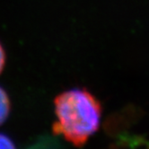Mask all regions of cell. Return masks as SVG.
<instances>
[{
  "label": "cell",
  "mask_w": 149,
  "mask_h": 149,
  "mask_svg": "<svg viewBox=\"0 0 149 149\" xmlns=\"http://www.w3.org/2000/svg\"><path fill=\"white\" fill-rule=\"evenodd\" d=\"M56 121L52 130L74 146H83L96 132L102 119V105L86 89L74 88L54 100Z\"/></svg>",
  "instance_id": "obj_1"
},
{
  "label": "cell",
  "mask_w": 149,
  "mask_h": 149,
  "mask_svg": "<svg viewBox=\"0 0 149 149\" xmlns=\"http://www.w3.org/2000/svg\"><path fill=\"white\" fill-rule=\"evenodd\" d=\"M13 140L4 134H0V148H15Z\"/></svg>",
  "instance_id": "obj_3"
},
{
  "label": "cell",
  "mask_w": 149,
  "mask_h": 149,
  "mask_svg": "<svg viewBox=\"0 0 149 149\" xmlns=\"http://www.w3.org/2000/svg\"><path fill=\"white\" fill-rule=\"evenodd\" d=\"M6 64V52L2 45L0 44V74L2 73Z\"/></svg>",
  "instance_id": "obj_4"
},
{
  "label": "cell",
  "mask_w": 149,
  "mask_h": 149,
  "mask_svg": "<svg viewBox=\"0 0 149 149\" xmlns=\"http://www.w3.org/2000/svg\"><path fill=\"white\" fill-rule=\"evenodd\" d=\"M11 111V102L6 92L0 87V126L7 120Z\"/></svg>",
  "instance_id": "obj_2"
}]
</instances>
